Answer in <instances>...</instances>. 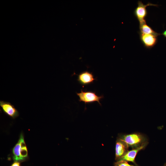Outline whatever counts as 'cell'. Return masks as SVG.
Listing matches in <instances>:
<instances>
[{
  "label": "cell",
  "mask_w": 166,
  "mask_h": 166,
  "mask_svg": "<svg viewBox=\"0 0 166 166\" xmlns=\"http://www.w3.org/2000/svg\"><path fill=\"white\" fill-rule=\"evenodd\" d=\"M12 154L14 161L21 162L26 161L28 158L27 149L22 133L12 149Z\"/></svg>",
  "instance_id": "1"
},
{
  "label": "cell",
  "mask_w": 166,
  "mask_h": 166,
  "mask_svg": "<svg viewBox=\"0 0 166 166\" xmlns=\"http://www.w3.org/2000/svg\"><path fill=\"white\" fill-rule=\"evenodd\" d=\"M128 147L132 148L140 147L147 142V139L143 135L138 133H134L121 136L119 138Z\"/></svg>",
  "instance_id": "2"
},
{
  "label": "cell",
  "mask_w": 166,
  "mask_h": 166,
  "mask_svg": "<svg viewBox=\"0 0 166 166\" xmlns=\"http://www.w3.org/2000/svg\"><path fill=\"white\" fill-rule=\"evenodd\" d=\"M158 5L148 2L144 4L141 1L139 0L137 2V6L133 11V14L139 22V24L146 22L145 18L148 14L146 7L148 6H157Z\"/></svg>",
  "instance_id": "3"
},
{
  "label": "cell",
  "mask_w": 166,
  "mask_h": 166,
  "mask_svg": "<svg viewBox=\"0 0 166 166\" xmlns=\"http://www.w3.org/2000/svg\"><path fill=\"white\" fill-rule=\"evenodd\" d=\"M77 94L79 97V101L80 102L83 101L85 104L97 101L101 105L100 101L104 97L103 95L98 96L95 92H84L82 90L81 92L77 93Z\"/></svg>",
  "instance_id": "4"
},
{
  "label": "cell",
  "mask_w": 166,
  "mask_h": 166,
  "mask_svg": "<svg viewBox=\"0 0 166 166\" xmlns=\"http://www.w3.org/2000/svg\"><path fill=\"white\" fill-rule=\"evenodd\" d=\"M140 40L144 46L147 49L153 47L157 42V36L151 34H144L138 32Z\"/></svg>",
  "instance_id": "5"
},
{
  "label": "cell",
  "mask_w": 166,
  "mask_h": 166,
  "mask_svg": "<svg viewBox=\"0 0 166 166\" xmlns=\"http://www.w3.org/2000/svg\"><path fill=\"white\" fill-rule=\"evenodd\" d=\"M0 106L4 113L12 118L15 119L19 116L18 112L10 102L1 100Z\"/></svg>",
  "instance_id": "6"
},
{
  "label": "cell",
  "mask_w": 166,
  "mask_h": 166,
  "mask_svg": "<svg viewBox=\"0 0 166 166\" xmlns=\"http://www.w3.org/2000/svg\"><path fill=\"white\" fill-rule=\"evenodd\" d=\"M148 144L146 142L139 147L132 148L128 151L119 160H123L126 161L131 162L134 163L135 166H138L135 161V159L138 152L144 149Z\"/></svg>",
  "instance_id": "7"
},
{
  "label": "cell",
  "mask_w": 166,
  "mask_h": 166,
  "mask_svg": "<svg viewBox=\"0 0 166 166\" xmlns=\"http://www.w3.org/2000/svg\"><path fill=\"white\" fill-rule=\"evenodd\" d=\"M128 146L119 138L116 143L115 159L119 160L128 151Z\"/></svg>",
  "instance_id": "8"
},
{
  "label": "cell",
  "mask_w": 166,
  "mask_h": 166,
  "mask_svg": "<svg viewBox=\"0 0 166 166\" xmlns=\"http://www.w3.org/2000/svg\"><path fill=\"white\" fill-rule=\"evenodd\" d=\"M78 76V81L83 86L93 83L96 79L94 78L92 73L88 71L82 72Z\"/></svg>",
  "instance_id": "9"
},
{
  "label": "cell",
  "mask_w": 166,
  "mask_h": 166,
  "mask_svg": "<svg viewBox=\"0 0 166 166\" xmlns=\"http://www.w3.org/2000/svg\"><path fill=\"white\" fill-rule=\"evenodd\" d=\"M140 33L146 34H151L158 36L160 34L154 30L149 26L147 24L146 22L139 24Z\"/></svg>",
  "instance_id": "10"
},
{
  "label": "cell",
  "mask_w": 166,
  "mask_h": 166,
  "mask_svg": "<svg viewBox=\"0 0 166 166\" xmlns=\"http://www.w3.org/2000/svg\"><path fill=\"white\" fill-rule=\"evenodd\" d=\"M114 166H135L129 164L126 161L123 160H118L114 164Z\"/></svg>",
  "instance_id": "11"
},
{
  "label": "cell",
  "mask_w": 166,
  "mask_h": 166,
  "mask_svg": "<svg viewBox=\"0 0 166 166\" xmlns=\"http://www.w3.org/2000/svg\"><path fill=\"white\" fill-rule=\"evenodd\" d=\"M20 163L18 161H14L11 166H20Z\"/></svg>",
  "instance_id": "12"
},
{
  "label": "cell",
  "mask_w": 166,
  "mask_h": 166,
  "mask_svg": "<svg viewBox=\"0 0 166 166\" xmlns=\"http://www.w3.org/2000/svg\"><path fill=\"white\" fill-rule=\"evenodd\" d=\"M162 34L166 38V30H164L162 33Z\"/></svg>",
  "instance_id": "13"
},
{
  "label": "cell",
  "mask_w": 166,
  "mask_h": 166,
  "mask_svg": "<svg viewBox=\"0 0 166 166\" xmlns=\"http://www.w3.org/2000/svg\"><path fill=\"white\" fill-rule=\"evenodd\" d=\"M164 166H166V164H165Z\"/></svg>",
  "instance_id": "14"
}]
</instances>
